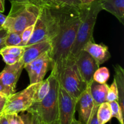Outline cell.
<instances>
[{
	"instance_id": "obj_1",
	"label": "cell",
	"mask_w": 124,
	"mask_h": 124,
	"mask_svg": "<svg viewBox=\"0 0 124 124\" xmlns=\"http://www.w3.org/2000/svg\"><path fill=\"white\" fill-rule=\"evenodd\" d=\"M80 21L79 11L62 12L59 31L50 40L52 73L56 77L67 65Z\"/></svg>"
},
{
	"instance_id": "obj_2",
	"label": "cell",
	"mask_w": 124,
	"mask_h": 124,
	"mask_svg": "<svg viewBox=\"0 0 124 124\" xmlns=\"http://www.w3.org/2000/svg\"><path fill=\"white\" fill-rule=\"evenodd\" d=\"M101 10L102 8L99 0L88 4H82L79 11L81 21L68 62H75L87 42L94 40L93 37L94 27L98 14Z\"/></svg>"
},
{
	"instance_id": "obj_3",
	"label": "cell",
	"mask_w": 124,
	"mask_h": 124,
	"mask_svg": "<svg viewBox=\"0 0 124 124\" xmlns=\"http://www.w3.org/2000/svg\"><path fill=\"white\" fill-rule=\"evenodd\" d=\"M41 8L31 2H11V8L3 27L8 31L21 33L36 22Z\"/></svg>"
},
{
	"instance_id": "obj_4",
	"label": "cell",
	"mask_w": 124,
	"mask_h": 124,
	"mask_svg": "<svg viewBox=\"0 0 124 124\" xmlns=\"http://www.w3.org/2000/svg\"><path fill=\"white\" fill-rule=\"evenodd\" d=\"M62 12H56L41 7L39 14L34 24L31 36L25 46L45 40H51L54 37L59 30Z\"/></svg>"
},
{
	"instance_id": "obj_5",
	"label": "cell",
	"mask_w": 124,
	"mask_h": 124,
	"mask_svg": "<svg viewBox=\"0 0 124 124\" xmlns=\"http://www.w3.org/2000/svg\"><path fill=\"white\" fill-rule=\"evenodd\" d=\"M50 90L46 96L39 102H33L26 111L38 116L45 124H49L58 120V90L59 81L51 72L48 76Z\"/></svg>"
},
{
	"instance_id": "obj_6",
	"label": "cell",
	"mask_w": 124,
	"mask_h": 124,
	"mask_svg": "<svg viewBox=\"0 0 124 124\" xmlns=\"http://www.w3.org/2000/svg\"><path fill=\"white\" fill-rule=\"evenodd\" d=\"M56 78L59 85L76 102L88 87L81 78L75 62H69Z\"/></svg>"
},
{
	"instance_id": "obj_7",
	"label": "cell",
	"mask_w": 124,
	"mask_h": 124,
	"mask_svg": "<svg viewBox=\"0 0 124 124\" xmlns=\"http://www.w3.org/2000/svg\"><path fill=\"white\" fill-rule=\"evenodd\" d=\"M40 82L30 84L23 90L8 96L1 113L4 115L18 114L26 111L33 103L35 92Z\"/></svg>"
},
{
	"instance_id": "obj_8",
	"label": "cell",
	"mask_w": 124,
	"mask_h": 124,
	"mask_svg": "<svg viewBox=\"0 0 124 124\" xmlns=\"http://www.w3.org/2000/svg\"><path fill=\"white\" fill-rule=\"evenodd\" d=\"M24 69L27 71L30 84L42 82L48 70H52V59L50 50L24 65Z\"/></svg>"
},
{
	"instance_id": "obj_9",
	"label": "cell",
	"mask_w": 124,
	"mask_h": 124,
	"mask_svg": "<svg viewBox=\"0 0 124 124\" xmlns=\"http://www.w3.org/2000/svg\"><path fill=\"white\" fill-rule=\"evenodd\" d=\"M76 102V101L70 96L59 85L58 90V121L59 124H71L75 118Z\"/></svg>"
},
{
	"instance_id": "obj_10",
	"label": "cell",
	"mask_w": 124,
	"mask_h": 124,
	"mask_svg": "<svg viewBox=\"0 0 124 124\" xmlns=\"http://www.w3.org/2000/svg\"><path fill=\"white\" fill-rule=\"evenodd\" d=\"M75 62L81 78L87 85L89 86L93 81L94 72L100 65L89 53L84 50L75 60Z\"/></svg>"
},
{
	"instance_id": "obj_11",
	"label": "cell",
	"mask_w": 124,
	"mask_h": 124,
	"mask_svg": "<svg viewBox=\"0 0 124 124\" xmlns=\"http://www.w3.org/2000/svg\"><path fill=\"white\" fill-rule=\"evenodd\" d=\"M23 69L24 63L21 58L15 64L12 65L6 64L4 69L0 73V82L13 93H15L16 85Z\"/></svg>"
},
{
	"instance_id": "obj_12",
	"label": "cell",
	"mask_w": 124,
	"mask_h": 124,
	"mask_svg": "<svg viewBox=\"0 0 124 124\" xmlns=\"http://www.w3.org/2000/svg\"><path fill=\"white\" fill-rule=\"evenodd\" d=\"M39 7H45L56 12L80 11L82 6L80 0H31Z\"/></svg>"
},
{
	"instance_id": "obj_13",
	"label": "cell",
	"mask_w": 124,
	"mask_h": 124,
	"mask_svg": "<svg viewBox=\"0 0 124 124\" xmlns=\"http://www.w3.org/2000/svg\"><path fill=\"white\" fill-rule=\"evenodd\" d=\"M94 101L93 100L89 86L81 94L78 99L76 105L79 114V121L82 124H87L94 107Z\"/></svg>"
},
{
	"instance_id": "obj_14",
	"label": "cell",
	"mask_w": 124,
	"mask_h": 124,
	"mask_svg": "<svg viewBox=\"0 0 124 124\" xmlns=\"http://www.w3.org/2000/svg\"><path fill=\"white\" fill-rule=\"evenodd\" d=\"M50 48L51 41L49 39L25 46L24 53L22 57L24 66L38 58L44 53L50 50Z\"/></svg>"
},
{
	"instance_id": "obj_15",
	"label": "cell",
	"mask_w": 124,
	"mask_h": 124,
	"mask_svg": "<svg viewBox=\"0 0 124 124\" xmlns=\"http://www.w3.org/2000/svg\"><path fill=\"white\" fill-rule=\"evenodd\" d=\"M83 50L89 53L99 65L111 58L108 47L104 44L95 43L94 40L87 42Z\"/></svg>"
},
{
	"instance_id": "obj_16",
	"label": "cell",
	"mask_w": 124,
	"mask_h": 124,
	"mask_svg": "<svg viewBox=\"0 0 124 124\" xmlns=\"http://www.w3.org/2000/svg\"><path fill=\"white\" fill-rule=\"evenodd\" d=\"M99 2L102 10L110 12L124 24V0H99Z\"/></svg>"
},
{
	"instance_id": "obj_17",
	"label": "cell",
	"mask_w": 124,
	"mask_h": 124,
	"mask_svg": "<svg viewBox=\"0 0 124 124\" xmlns=\"http://www.w3.org/2000/svg\"><path fill=\"white\" fill-rule=\"evenodd\" d=\"M108 85L105 84H99L93 81L89 85L90 92L94 104L99 105L107 102V96L108 90Z\"/></svg>"
},
{
	"instance_id": "obj_18",
	"label": "cell",
	"mask_w": 124,
	"mask_h": 124,
	"mask_svg": "<svg viewBox=\"0 0 124 124\" xmlns=\"http://www.w3.org/2000/svg\"><path fill=\"white\" fill-rule=\"evenodd\" d=\"M115 75L114 79L116 81L118 92V102L122 114L124 113V70L119 65L114 67Z\"/></svg>"
},
{
	"instance_id": "obj_19",
	"label": "cell",
	"mask_w": 124,
	"mask_h": 124,
	"mask_svg": "<svg viewBox=\"0 0 124 124\" xmlns=\"http://www.w3.org/2000/svg\"><path fill=\"white\" fill-rule=\"evenodd\" d=\"M97 117L99 124H105L111 119V110L108 102H105L99 105L97 110Z\"/></svg>"
},
{
	"instance_id": "obj_20",
	"label": "cell",
	"mask_w": 124,
	"mask_h": 124,
	"mask_svg": "<svg viewBox=\"0 0 124 124\" xmlns=\"http://www.w3.org/2000/svg\"><path fill=\"white\" fill-rule=\"evenodd\" d=\"M50 90V82L49 79L48 78L46 80H43L40 82L39 85L38 87L37 90L35 92V96H34L33 102H39L42 101L48 94Z\"/></svg>"
},
{
	"instance_id": "obj_21",
	"label": "cell",
	"mask_w": 124,
	"mask_h": 124,
	"mask_svg": "<svg viewBox=\"0 0 124 124\" xmlns=\"http://www.w3.org/2000/svg\"><path fill=\"white\" fill-rule=\"evenodd\" d=\"M110 78L109 70L106 67H99L94 72L93 81L99 84H105Z\"/></svg>"
},
{
	"instance_id": "obj_22",
	"label": "cell",
	"mask_w": 124,
	"mask_h": 124,
	"mask_svg": "<svg viewBox=\"0 0 124 124\" xmlns=\"http://www.w3.org/2000/svg\"><path fill=\"white\" fill-rule=\"evenodd\" d=\"M21 33L16 31H8L6 39V47L8 46H21Z\"/></svg>"
},
{
	"instance_id": "obj_23",
	"label": "cell",
	"mask_w": 124,
	"mask_h": 124,
	"mask_svg": "<svg viewBox=\"0 0 124 124\" xmlns=\"http://www.w3.org/2000/svg\"><path fill=\"white\" fill-rule=\"evenodd\" d=\"M109 103L111 107L112 117L117 119L120 124H124V115L121 111V109L117 101H115Z\"/></svg>"
},
{
	"instance_id": "obj_24",
	"label": "cell",
	"mask_w": 124,
	"mask_h": 124,
	"mask_svg": "<svg viewBox=\"0 0 124 124\" xmlns=\"http://www.w3.org/2000/svg\"><path fill=\"white\" fill-rule=\"evenodd\" d=\"M117 100H118V92H117L116 81L114 79L113 83L108 88L107 96V102H110L115 101H117Z\"/></svg>"
},
{
	"instance_id": "obj_25",
	"label": "cell",
	"mask_w": 124,
	"mask_h": 124,
	"mask_svg": "<svg viewBox=\"0 0 124 124\" xmlns=\"http://www.w3.org/2000/svg\"><path fill=\"white\" fill-rule=\"evenodd\" d=\"M24 52V47L22 46H8L6 47L0 52V53H8L15 55L23 56Z\"/></svg>"
},
{
	"instance_id": "obj_26",
	"label": "cell",
	"mask_w": 124,
	"mask_h": 124,
	"mask_svg": "<svg viewBox=\"0 0 124 124\" xmlns=\"http://www.w3.org/2000/svg\"><path fill=\"white\" fill-rule=\"evenodd\" d=\"M0 54L2 56L4 61L7 65H12L17 62L23 57L8 53H0Z\"/></svg>"
},
{
	"instance_id": "obj_27",
	"label": "cell",
	"mask_w": 124,
	"mask_h": 124,
	"mask_svg": "<svg viewBox=\"0 0 124 124\" xmlns=\"http://www.w3.org/2000/svg\"><path fill=\"white\" fill-rule=\"evenodd\" d=\"M34 24L31 25V26L28 27L27 28L24 29L23 31L21 32V46L22 47H24L26 46L27 42H29V39H30V37L32 34L33 30Z\"/></svg>"
},
{
	"instance_id": "obj_28",
	"label": "cell",
	"mask_w": 124,
	"mask_h": 124,
	"mask_svg": "<svg viewBox=\"0 0 124 124\" xmlns=\"http://www.w3.org/2000/svg\"><path fill=\"white\" fill-rule=\"evenodd\" d=\"M6 116L9 124H23V119L18 114H8Z\"/></svg>"
},
{
	"instance_id": "obj_29",
	"label": "cell",
	"mask_w": 124,
	"mask_h": 124,
	"mask_svg": "<svg viewBox=\"0 0 124 124\" xmlns=\"http://www.w3.org/2000/svg\"><path fill=\"white\" fill-rule=\"evenodd\" d=\"M8 31L3 26H0V52L6 47V39L7 38Z\"/></svg>"
},
{
	"instance_id": "obj_30",
	"label": "cell",
	"mask_w": 124,
	"mask_h": 124,
	"mask_svg": "<svg viewBox=\"0 0 124 124\" xmlns=\"http://www.w3.org/2000/svg\"><path fill=\"white\" fill-rule=\"evenodd\" d=\"M99 106V105L94 104L93 111H92V114H91L90 116L89 119H88L87 124H99V121H98V117H97V110H98V107Z\"/></svg>"
},
{
	"instance_id": "obj_31",
	"label": "cell",
	"mask_w": 124,
	"mask_h": 124,
	"mask_svg": "<svg viewBox=\"0 0 124 124\" xmlns=\"http://www.w3.org/2000/svg\"><path fill=\"white\" fill-rule=\"evenodd\" d=\"M12 94H13V93L0 82V96L2 97L8 98Z\"/></svg>"
},
{
	"instance_id": "obj_32",
	"label": "cell",
	"mask_w": 124,
	"mask_h": 124,
	"mask_svg": "<svg viewBox=\"0 0 124 124\" xmlns=\"http://www.w3.org/2000/svg\"><path fill=\"white\" fill-rule=\"evenodd\" d=\"M23 121V124H31L32 122V115L30 113H23L20 115Z\"/></svg>"
},
{
	"instance_id": "obj_33",
	"label": "cell",
	"mask_w": 124,
	"mask_h": 124,
	"mask_svg": "<svg viewBox=\"0 0 124 124\" xmlns=\"http://www.w3.org/2000/svg\"><path fill=\"white\" fill-rule=\"evenodd\" d=\"M31 115H32V122H31V124H41L42 121L40 120V119L39 118L37 115L34 113H31Z\"/></svg>"
},
{
	"instance_id": "obj_34",
	"label": "cell",
	"mask_w": 124,
	"mask_h": 124,
	"mask_svg": "<svg viewBox=\"0 0 124 124\" xmlns=\"http://www.w3.org/2000/svg\"><path fill=\"white\" fill-rule=\"evenodd\" d=\"M7 98L6 97H2L0 98V114L2 113L5 105H6V101H7Z\"/></svg>"
},
{
	"instance_id": "obj_35",
	"label": "cell",
	"mask_w": 124,
	"mask_h": 124,
	"mask_svg": "<svg viewBox=\"0 0 124 124\" xmlns=\"http://www.w3.org/2000/svg\"><path fill=\"white\" fill-rule=\"evenodd\" d=\"M0 124H9L6 115L4 114H0Z\"/></svg>"
},
{
	"instance_id": "obj_36",
	"label": "cell",
	"mask_w": 124,
	"mask_h": 124,
	"mask_svg": "<svg viewBox=\"0 0 124 124\" xmlns=\"http://www.w3.org/2000/svg\"><path fill=\"white\" fill-rule=\"evenodd\" d=\"M7 16L4 15L2 12H0V26H3L6 21Z\"/></svg>"
},
{
	"instance_id": "obj_37",
	"label": "cell",
	"mask_w": 124,
	"mask_h": 124,
	"mask_svg": "<svg viewBox=\"0 0 124 124\" xmlns=\"http://www.w3.org/2000/svg\"><path fill=\"white\" fill-rule=\"evenodd\" d=\"M5 0H0V12L3 13L5 9Z\"/></svg>"
},
{
	"instance_id": "obj_38",
	"label": "cell",
	"mask_w": 124,
	"mask_h": 124,
	"mask_svg": "<svg viewBox=\"0 0 124 124\" xmlns=\"http://www.w3.org/2000/svg\"><path fill=\"white\" fill-rule=\"evenodd\" d=\"M82 4H88L91 3L92 2L97 1V0H80Z\"/></svg>"
},
{
	"instance_id": "obj_39",
	"label": "cell",
	"mask_w": 124,
	"mask_h": 124,
	"mask_svg": "<svg viewBox=\"0 0 124 124\" xmlns=\"http://www.w3.org/2000/svg\"><path fill=\"white\" fill-rule=\"evenodd\" d=\"M71 124H81L79 121H78V120H76V119L74 118L73 119Z\"/></svg>"
},
{
	"instance_id": "obj_40",
	"label": "cell",
	"mask_w": 124,
	"mask_h": 124,
	"mask_svg": "<svg viewBox=\"0 0 124 124\" xmlns=\"http://www.w3.org/2000/svg\"><path fill=\"white\" fill-rule=\"evenodd\" d=\"M11 2H13V1H16V2H25V1H29L31 2V0H9Z\"/></svg>"
},
{
	"instance_id": "obj_41",
	"label": "cell",
	"mask_w": 124,
	"mask_h": 124,
	"mask_svg": "<svg viewBox=\"0 0 124 124\" xmlns=\"http://www.w3.org/2000/svg\"><path fill=\"white\" fill-rule=\"evenodd\" d=\"M49 124H59V121H58V120H57V121H54V122H53L52 123Z\"/></svg>"
},
{
	"instance_id": "obj_42",
	"label": "cell",
	"mask_w": 124,
	"mask_h": 124,
	"mask_svg": "<svg viewBox=\"0 0 124 124\" xmlns=\"http://www.w3.org/2000/svg\"><path fill=\"white\" fill-rule=\"evenodd\" d=\"M41 124H44V123H43V122H41Z\"/></svg>"
},
{
	"instance_id": "obj_43",
	"label": "cell",
	"mask_w": 124,
	"mask_h": 124,
	"mask_svg": "<svg viewBox=\"0 0 124 124\" xmlns=\"http://www.w3.org/2000/svg\"><path fill=\"white\" fill-rule=\"evenodd\" d=\"M2 96H0V98H2Z\"/></svg>"
},
{
	"instance_id": "obj_44",
	"label": "cell",
	"mask_w": 124,
	"mask_h": 124,
	"mask_svg": "<svg viewBox=\"0 0 124 124\" xmlns=\"http://www.w3.org/2000/svg\"><path fill=\"white\" fill-rule=\"evenodd\" d=\"M0 77H1V74H0Z\"/></svg>"
}]
</instances>
